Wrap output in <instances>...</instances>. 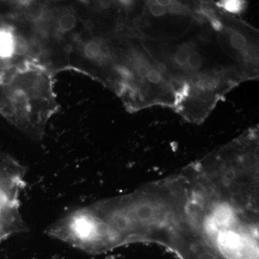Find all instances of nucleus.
Returning a JSON list of instances; mask_svg holds the SVG:
<instances>
[{"label":"nucleus","mask_w":259,"mask_h":259,"mask_svg":"<svg viewBox=\"0 0 259 259\" xmlns=\"http://www.w3.org/2000/svg\"><path fill=\"white\" fill-rule=\"evenodd\" d=\"M54 71L41 61L8 65L0 74V115L35 141L59 111Z\"/></svg>","instance_id":"f257e3e1"},{"label":"nucleus","mask_w":259,"mask_h":259,"mask_svg":"<svg viewBox=\"0 0 259 259\" xmlns=\"http://www.w3.org/2000/svg\"><path fill=\"white\" fill-rule=\"evenodd\" d=\"M26 174V167L20 161L0 152V242L28 231L20 204Z\"/></svg>","instance_id":"f03ea898"},{"label":"nucleus","mask_w":259,"mask_h":259,"mask_svg":"<svg viewBox=\"0 0 259 259\" xmlns=\"http://www.w3.org/2000/svg\"><path fill=\"white\" fill-rule=\"evenodd\" d=\"M230 44L235 50L245 53L248 47L246 37L241 32L232 30L230 32Z\"/></svg>","instance_id":"7ed1b4c3"},{"label":"nucleus","mask_w":259,"mask_h":259,"mask_svg":"<svg viewBox=\"0 0 259 259\" xmlns=\"http://www.w3.org/2000/svg\"><path fill=\"white\" fill-rule=\"evenodd\" d=\"M221 8L230 13L238 14L244 8V2L236 1V0H228V1L221 2L219 4Z\"/></svg>","instance_id":"20e7f679"},{"label":"nucleus","mask_w":259,"mask_h":259,"mask_svg":"<svg viewBox=\"0 0 259 259\" xmlns=\"http://www.w3.org/2000/svg\"><path fill=\"white\" fill-rule=\"evenodd\" d=\"M191 51H192L187 47H182L178 49L174 56V61L177 66L182 68L187 66V61H188Z\"/></svg>","instance_id":"39448f33"},{"label":"nucleus","mask_w":259,"mask_h":259,"mask_svg":"<svg viewBox=\"0 0 259 259\" xmlns=\"http://www.w3.org/2000/svg\"><path fill=\"white\" fill-rule=\"evenodd\" d=\"M203 59L202 56L197 51H191L188 61H187V67L192 71H196L202 66Z\"/></svg>","instance_id":"423d86ee"},{"label":"nucleus","mask_w":259,"mask_h":259,"mask_svg":"<svg viewBox=\"0 0 259 259\" xmlns=\"http://www.w3.org/2000/svg\"><path fill=\"white\" fill-rule=\"evenodd\" d=\"M148 9L151 14L154 17H161L166 14L167 8L160 3L159 1L151 2L148 3Z\"/></svg>","instance_id":"0eeeda50"},{"label":"nucleus","mask_w":259,"mask_h":259,"mask_svg":"<svg viewBox=\"0 0 259 259\" xmlns=\"http://www.w3.org/2000/svg\"><path fill=\"white\" fill-rule=\"evenodd\" d=\"M146 79L148 80V82L158 84V83H160L163 81V76H162L161 72L158 71V70L151 68L149 72H148Z\"/></svg>","instance_id":"6e6552de"},{"label":"nucleus","mask_w":259,"mask_h":259,"mask_svg":"<svg viewBox=\"0 0 259 259\" xmlns=\"http://www.w3.org/2000/svg\"><path fill=\"white\" fill-rule=\"evenodd\" d=\"M9 64H5V63L3 62V61H0V74H1L2 71H3V69H5V67H6Z\"/></svg>","instance_id":"1a4fd4ad"}]
</instances>
